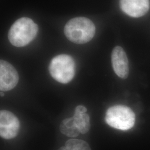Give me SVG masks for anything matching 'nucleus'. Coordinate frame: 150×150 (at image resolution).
Here are the masks:
<instances>
[{
  "instance_id": "423d86ee",
  "label": "nucleus",
  "mask_w": 150,
  "mask_h": 150,
  "mask_svg": "<svg viewBox=\"0 0 150 150\" xmlns=\"http://www.w3.org/2000/svg\"><path fill=\"white\" fill-rule=\"evenodd\" d=\"M19 81V76L15 68L5 60L0 61V90L10 91L14 88Z\"/></svg>"
},
{
  "instance_id": "f8f14e48",
  "label": "nucleus",
  "mask_w": 150,
  "mask_h": 150,
  "mask_svg": "<svg viewBox=\"0 0 150 150\" xmlns=\"http://www.w3.org/2000/svg\"><path fill=\"white\" fill-rule=\"evenodd\" d=\"M58 150H66V147L64 146V147H61V148H59V149Z\"/></svg>"
},
{
  "instance_id": "1a4fd4ad",
  "label": "nucleus",
  "mask_w": 150,
  "mask_h": 150,
  "mask_svg": "<svg viewBox=\"0 0 150 150\" xmlns=\"http://www.w3.org/2000/svg\"><path fill=\"white\" fill-rule=\"evenodd\" d=\"M59 129L62 134L70 137H76L80 134L73 117L63 120L60 124Z\"/></svg>"
},
{
  "instance_id": "ddd939ff",
  "label": "nucleus",
  "mask_w": 150,
  "mask_h": 150,
  "mask_svg": "<svg viewBox=\"0 0 150 150\" xmlns=\"http://www.w3.org/2000/svg\"><path fill=\"white\" fill-rule=\"evenodd\" d=\"M1 96H4V93L2 91L1 92Z\"/></svg>"
},
{
  "instance_id": "7ed1b4c3",
  "label": "nucleus",
  "mask_w": 150,
  "mask_h": 150,
  "mask_svg": "<svg viewBox=\"0 0 150 150\" xmlns=\"http://www.w3.org/2000/svg\"><path fill=\"white\" fill-rule=\"evenodd\" d=\"M49 71L55 80L61 83H67L75 76L74 59L68 54H62L56 56L51 61Z\"/></svg>"
},
{
  "instance_id": "6e6552de",
  "label": "nucleus",
  "mask_w": 150,
  "mask_h": 150,
  "mask_svg": "<svg viewBox=\"0 0 150 150\" xmlns=\"http://www.w3.org/2000/svg\"><path fill=\"white\" fill-rule=\"evenodd\" d=\"M121 10L130 17L138 18L149 11L150 0H120Z\"/></svg>"
},
{
  "instance_id": "0eeeda50",
  "label": "nucleus",
  "mask_w": 150,
  "mask_h": 150,
  "mask_svg": "<svg viewBox=\"0 0 150 150\" xmlns=\"http://www.w3.org/2000/svg\"><path fill=\"white\" fill-rule=\"evenodd\" d=\"M113 70L119 77L126 79L129 74V61L127 54L123 48L116 46L111 54Z\"/></svg>"
},
{
  "instance_id": "f03ea898",
  "label": "nucleus",
  "mask_w": 150,
  "mask_h": 150,
  "mask_svg": "<svg viewBox=\"0 0 150 150\" xmlns=\"http://www.w3.org/2000/svg\"><path fill=\"white\" fill-rule=\"evenodd\" d=\"M38 27L28 17L18 19L12 25L8 33L11 44L17 47H23L32 41L38 35Z\"/></svg>"
},
{
  "instance_id": "9d476101",
  "label": "nucleus",
  "mask_w": 150,
  "mask_h": 150,
  "mask_svg": "<svg viewBox=\"0 0 150 150\" xmlns=\"http://www.w3.org/2000/svg\"><path fill=\"white\" fill-rule=\"evenodd\" d=\"M73 117L81 134H85L89 131L91 127L90 118L87 113H80L75 111Z\"/></svg>"
},
{
  "instance_id": "20e7f679",
  "label": "nucleus",
  "mask_w": 150,
  "mask_h": 150,
  "mask_svg": "<svg viewBox=\"0 0 150 150\" xmlns=\"http://www.w3.org/2000/svg\"><path fill=\"white\" fill-rule=\"evenodd\" d=\"M105 121L113 128L125 131L134 127L136 116L129 107L124 105H116L107 110Z\"/></svg>"
},
{
  "instance_id": "39448f33",
  "label": "nucleus",
  "mask_w": 150,
  "mask_h": 150,
  "mask_svg": "<svg viewBox=\"0 0 150 150\" xmlns=\"http://www.w3.org/2000/svg\"><path fill=\"white\" fill-rule=\"evenodd\" d=\"M20 121L10 111L2 110L0 112V135L5 139H10L17 136L20 129Z\"/></svg>"
},
{
  "instance_id": "f257e3e1",
  "label": "nucleus",
  "mask_w": 150,
  "mask_h": 150,
  "mask_svg": "<svg viewBox=\"0 0 150 150\" xmlns=\"http://www.w3.org/2000/svg\"><path fill=\"white\" fill-rule=\"evenodd\" d=\"M66 37L70 41L77 44H84L94 37L96 27L91 20L86 17H75L68 22L64 26Z\"/></svg>"
},
{
  "instance_id": "9b49d317",
  "label": "nucleus",
  "mask_w": 150,
  "mask_h": 150,
  "mask_svg": "<svg viewBox=\"0 0 150 150\" xmlns=\"http://www.w3.org/2000/svg\"><path fill=\"white\" fill-rule=\"evenodd\" d=\"M64 147L67 150H91L86 141L81 139H69L66 142Z\"/></svg>"
}]
</instances>
